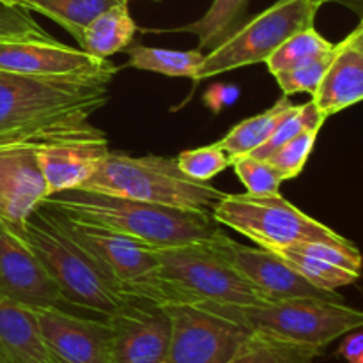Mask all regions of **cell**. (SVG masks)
I'll return each mask as SVG.
<instances>
[{
	"instance_id": "cell-1",
	"label": "cell",
	"mask_w": 363,
	"mask_h": 363,
	"mask_svg": "<svg viewBox=\"0 0 363 363\" xmlns=\"http://www.w3.org/2000/svg\"><path fill=\"white\" fill-rule=\"evenodd\" d=\"M113 77H27L0 71V149L108 144L91 117L108 103Z\"/></svg>"
},
{
	"instance_id": "cell-2",
	"label": "cell",
	"mask_w": 363,
	"mask_h": 363,
	"mask_svg": "<svg viewBox=\"0 0 363 363\" xmlns=\"http://www.w3.org/2000/svg\"><path fill=\"white\" fill-rule=\"evenodd\" d=\"M41 204L67 220L103 227L152 248L211 243L223 234L208 211H184L80 188L46 195Z\"/></svg>"
},
{
	"instance_id": "cell-3",
	"label": "cell",
	"mask_w": 363,
	"mask_h": 363,
	"mask_svg": "<svg viewBox=\"0 0 363 363\" xmlns=\"http://www.w3.org/2000/svg\"><path fill=\"white\" fill-rule=\"evenodd\" d=\"M156 268L123 286L126 298L158 305L215 301L227 305H262L269 300L209 243L155 248Z\"/></svg>"
},
{
	"instance_id": "cell-4",
	"label": "cell",
	"mask_w": 363,
	"mask_h": 363,
	"mask_svg": "<svg viewBox=\"0 0 363 363\" xmlns=\"http://www.w3.org/2000/svg\"><path fill=\"white\" fill-rule=\"evenodd\" d=\"M35 255L59 289L62 301L105 318L119 311L128 298L121 286L39 204L20 227H7Z\"/></svg>"
},
{
	"instance_id": "cell-5",
	"label": "cell",
	"mask_w": 363,
	"mask_h": 363,
	"mask_svg": "<svg viewBox=\"0 0 363 363\" xmlns=\"http://www.w3.org/2000/svg\"><path fill=\"white\" fill-rule=\"evenodd\" d=\"M80 190L119 195L184 211H208L225 195L209 181L188 177L172 158H135L113 151L105 152Z\"/></svg>"
},
{
	"instance_id": "cell-6",
	"label": "cell",
	"mask_w": 363,
	"mask_h": 363,
	"mask_svg": "<svg viewBox=\"0 0 363 363\" xmlns=\"http://www.w3.org/2000/svg\"><path fill=\"white\" fill-rule=\"evenodd\" d=\"M215 314L223 315L248 332H261L280 339L326 347L347 332L362 328L363 314L344 301L319 300V298H287L262 305H227L201 301Z\"/></svg>"
},
{
	"instance_id": "cell-7",
	"label": "cell",
	"mask_w": 363,
	"mask_h": 363,
	"mask_svg": "<svg viewBox=\"0 0 363 363\" xmlns=\"http://www.w3.org/2000/svg\"><path fill=\"white\" fill-rule=\"evenodd\" d=\"M211 216L220 225L250 238L266 250H279L294 243L354 247L347 238L286 201L280 191L273 195L225 194L211 209Z\"/></svg>"
},
{
	"instance_id": "cell-8",
	"label": "cell",
	"mask_w": 363,
	"mask_h": 363,
	"mask_svg": "<svg viewBox=\"0 0 363 363\" xmlns=\"http://www.w3.org/2000/svg\"><path fill=\"white\" fill-rule=\"evenodd\" d=\"M319 9L321 4L312 0H277L243 27H238L216 48L209 50L191 80L202 82L227 71L266 62L287 38L314 27Z\"/></svg>"
},
{
	"instance_id": "cell-9",
	"label": "cell",
	"mask_w": 363,
	"mask_h": 363,
	"mask_svg": "<svg viewBox=\"0 0 363 363\" xmlns=\"http://www.w3.org/2000/svg\"><path fill=\"white\" fill-rule=\"evenodd\" d=\"M170 319L165 363H229L250 335L245 326L199 305H163Z\"/></svg>"
},
{
	"instance_id": "cell-10",
	"label": "cell",
	"mask_w": 363,
	"mask_h": 363,
	"mask_svg": "<svg viewBox=\"0 0 363 363\" xmlns=\"http://www.w3.org/2000/svg\"><path fill=\"white\" fill-rule=\"evenodd\" d=\"M112 330L108 363H165L170 319L163 305L128 298L106 318Z\"/></svg>"
},
{
	"instance_id": "cell-11",
	"label": "cell",
	"mask_w": 363,
	"mask_h": 363,
	"mask_svg": "<svg viewBox=\"0 0 363 363\" xmlns=\"http://www.w3.org/2000/svg\"><path fill=\"white\" fill-rule=\"evenodd\" d=\"M0 71L27 77H77L117 73L119 67L53 38H20L0 39Z\"/></svg>"
},
{
	"instance_id": "cell-12",
	"label": "cell",
	"mask_w": 363,
	"mask_h": 363,
	"mask_svg": "<svg viewBox=\"0 0 363 363\" xmlns=\"http://www.w3.org/2000/svg\"><path fill=\"white\" fill-rule=\"evenodd\" d=\"M209 245L272 301L287 300V298H319V300L342 301L337 293L318 289L308 284L277 252L266 248H250L230 240L225 233Z\"/></svg>"
},
{
	"instance_id": "cell-13",
	"label": "cell",
	"mask_w": 363,
	"mask_h": 363,
	"mask_svg": "<svg viewBox=\"0 0 363 363\" xmlns=\"http://www.w3.org/2000/svg\"><path fill=\"white\" fill-rule=\"evenodd\" d=\"M43 342L57 363H108V321L85 319L59 307L32 308Z\"/></svg>"
},
{
	"instance_id": "cell-14",
	"label": "cell",
	"mask_w": 363,
	"mask_h": 363,
	"mask_svg": "<svg viewBox=\"0 0 363 363\" xmlns=\"http://www.w3.org/2000/svg\"><path fill=\"white\" fill-rule=\"evenodd\" d=\"M52 215L55 216L57 223L62 227L64 233L74 243L80 245L119 284L121 291H123V286L149 275L156 268L155 248L147 247L142 241L112 233L103 227L73 222V220L57 215L55 211H52Z\"/></svg>"
},
{
	"instance_id": "cell-15",
	"label": "cell",
	"mask_w": 363,
	"mask_h": 363,
	"mask_svg": "<svg viewBox=\"0 0 363 363\" xmlns=\"http://www.w3.org/2000/svg\"><path fill=\"white\" fill-rule=\"evenodd\" d=\"M0 294L30 308L59 307V289L35 255L0 222Z\"/></svg>"
},
{
	"instance_id": "cell-16",
	"label": "cell",
	"mask_w": 363,
	"mask_h": 363,
	"mask_svg": "<svg viewBox=\"0 0 363 363\" xmlns=\"http://www.w3.org/2000/svg\"><path fill=\"white\" fill-rule=\"evenodd\" d=\"M48 195L38 149H0V222L20 227Z\"/></svg>"
},
{
	"instance_id": "cell-17",
	"label": "cell",
	"mask_w": 363,
	"mask_h": 363,
	"mask_svg": "<svg viewBox=\"0 0 363 363\" xmlns=\"http://www.w3.org/2000/svg\"><path fill=\"white\" fill-rule=\"evenodd\" d=\"M363 98V25L333 48V59L312 96L315 108L328 119Z\"/></svg>"
},
{
	"instance_id": "cell-18",
	"label": "cell",
	"mask_w": 363,
	"mask_h": 363,
	"mask_svg": "<svg viewBox=\"0 0 363 363\" xmlns=\"http://www.w3.org/2000/svg\"><path fill=\"white\" fill-rule=\"evenodd\" d=\"M0 363H57L39 333L34 311L0 294Z\"/></svg>"
},
{
	"instance_id": "cell-19",
	"label": "cell",
	"mask_w": 363,
	"mask_h": 363,
	"mask_svg": "<svg viewBox=\"0 0 363 363\" xmlns=\"http://www.w3.org/2000/svg\"><path fill=\"white\" fill-rule=\"evenodd\" d=\"M108 144H67L38 149L39 167L48 195L80 188L91 177Z\"/></svg>"
},
{
	"instance_id": "cell-20",
	"label": "cell",
	"mask_w": 363,
	"mask_h": 363,
	"mask_svg": "<svg viewBox=\"0 0 363 363\" xmlns=\"http://www.w3.org/2000/svg\"><path fill=\"white\" fill-rule=\"evenodd\" d=\"M138 25L131 18L128 2H119L99 13L85 27L80 46L98 59H108L133 45Z\"/></svg>"
},
{
	"instance_id": "cell-21",
	"label": "cell",
	"mask_w": 363,
	"mask_h": 363,
	"mask_svg": "<svg viewBox=\"0 0 363 363\" xmlns=\"http://www.w3.org/2000/svg\"><path fill=\"white\" fill-rule=\"evenodd\" d=\"M247 6L248 0H213L209 9L194 23L170 28H142V32H145V34H149V32H152V34L188 32V34H195L199 38V50L209 52L236 30Z\"/></svg>"
},
{
	"instance_id": "cell-22",
	"label": "cell",
	"mask_w": 363,
	"mask_h": 363,
	"mask_svg": "<svg viewBox=\"0 0 363 363\" xmlns=\"http://www.w3.org/2000/svg\"><path fill=\"white\" fill-rule=\"evenodd\" d=\"M321 347L250 332L241 350L229 363H314Z\"/></svg>"
},
{
	"instance_id": "cell-23",
	"label": "cell",
	"mask_w": 363,
	"mask_h": 363,
	"mask_svg": "<svg viewBox=\"0 0 363 363\" xmlns=\"http://www.w3.org/2000/svg\"><path fill=\"white\" fill-rule=\"evenodd\" d=\"M291 106H293V103L284 94L272 108L264 110L262 113L250 117V119L241 121L216 144L227 152L229 160L250 155L272 137L279 121L282 119V116Z\"/></svg>"
},
{
	"instance_id": "cell-24",
	"label": "cell",
	"mask_w": 363,
	"mask_h": 363,
	"mask_svg": "<svg viewBox=\"0 0 363 363\" xmlns=\"http://www.w3.org/2000/svg\"><path fill=\"white\" fill-rule=\"evenodd\" d=\"M119 2L123 0H23L20 7L50 18L80 43L85 27Z\"/></svg>"
},
{
	"instance_id": "cell-25",
	"label": "cell",
	"mask_w": 363,
	"mask_h": 363,
	"mask_svg": "<svg viewBox=\"0 0 363 363\" xmlns=\"http://www.w3.org/2000/svg\"><path fill=\"white\" fill-rule=\"evenodd\" d=\"M128 67L140 71H152L167 77L194 78L195 71L204 60V50H167L152 46L133 45L126 48Z\"/></svg>"
},
{
	"instance_id": "cell-26",
	"label": "cell",
	"mask_w": 363,
	"mask_h": 363,
	"mask_svg": "<svg viewBox=\"0 0 363 363\" xmlns=\"http://www.w3.org/2000/svg\"><path fill=\"white\" fill-rule=\"evenodd\" d=\"M273 252H277L298 275L303 277L308 284H312L318 289L335 293L339 287L351 286V284L360 279V275H354L347 269L333 266L330 262L321 261V259L312 257V255L301 254V252L293 250L289 247L279 248V250Z\"/></svg>"
},
{
	"instance_id": "cell-27",
	"label": "cell",
	"mask_w": 363,
	"mask_h": 363,
	"mask_svg": "<svg viewBox=\"0 0 363 363\" xmlns=\"http://www.w3.org/2000/svg\"><path fill=\"white\" fill-rule=\"evenodd\" d=\"M333 48V43L323 38L314 27H307L303 30H298L291 38H287L272 55L266 60L269 73L275 74L279 71L289 69L311 57L319 55L323 52H328Z\"/></svg>"
},
{
	"instance_id": "cell-28",
	"label": "cell",
	"mask_w": 363,
	"mask_h": 363,
	"mask_svg": "<svg viewBox=\"0 0 363 363\" xmlns=\"http://www.w3.org/2000/svg\"><path fill=\"white\" fill-rule=\"evenodd\" d=\"M326 121V117L315 108V105L312 101L305 103V105H293L286 113L282 116V119L279 121L277 128L273 130L272 137L261 145V147L255 149L254 152H250V156L259 160H266L277 151L282 144H286L287 140H291L293 137H296L298 133H301L303 130L311 126H323Z\"/></svg>"
},
{
	"instance_id": "cell-29",
	"label": "cell",
	"mask_w": 363,
	"mask_h": 363,
	"mask_svg": "<svg viewBox=\"0 0 363 363\" xmlns=\"http://www.w3.org/2000/svg\"><path fill=\"white\" fill-rule=\"evenodd\" d=\"M333 48H335V45H333ZM333 48L311 57V59L303 60V62L296 64L289 69L279 71V73L273 74L284 94L289 96L296 94V92H308L311 96H314L326 69H328L330 62H332Z\"/></svg>"
},
{
	"instance_id": "cell-30",
	"label": "cell",
	"mask_w": 363,
	"mask_h": 363,
	"mask_svg": "<svg viewBox=\"0 0 363 363\" xmlns=\"http://www.w3.org/2000/svg\"><path fill=\"white\" fill-rule=\"evenodd\" d=\"M323 126H311L287 140L286 144L280 145L275 152H273L268 160L280 174H282L284 181H291L301 174V170L307 165L311 152L314 149L318 135Z\"/></svg>"
},
{
	"instance_id": "cell-31",
	"label": "cell",
	"mask_w": 363,
	"mask_h": 363,
	"mask_svg": "<svg viewBox=\"0 0 363 363\" xmlns=\"http://www.w3.org/2000/svg\"><path fill=\"white\" fill-rule=\"evenodd\" d=\"M230 167L250 195L279 194L284 183L282 174L268 160H259L250 155L238 156L230 160Z\"/></svg>"
},
{
	"instance_id": "cell-32",
	"label": "cell",
	"mask_w": 363,
	"mask_h": 363,
	"mask_svg": "<svg viewBox=\"0 0 363 363\" xmlns=\"http://www.w3.org/2000/svg\"><path fill=\"white\" fill-rule=\"evenodd\" d=\"M176 163L181 172L197 181H211L227 167H230L229 156L216 142L211 145H204V147L179 152Z\"/></svg>"
},
{
	"instance_id": "cell-33",
	"label": "cell",
	"mask_w": 363,
	"mask_h": 363,
	"mask_svg": "<svg viewBox=\"0 0 363 363\" xmlns=\"http://www.w3.org/2000/svg\"><path fill=\"white\" fill-rule=\"evenodd\" d=\"M50 39L52 35L23 7H0V39Z\"/></svg>"
},
{
	"instance_id": "cell-34",
	"label": "cell",
	"mask_w": 363,
	"mask_h": 363,
	"mask_svg": "<svg viewBox=\"0 0 363 363\" xmlns=\"http://www.w3.org/2000/svg\"><path fill=\"white\" fill-rule=\"evenodd\" d=\"M289 248L321 259L333 266H339L354 275H360L362 272V255L357 247H337V245L328 243H294L289 245Z\"/></svg>"
},
{
	"instance_id": "cell-35",
	"label": "cell",
	"mask_w": 363,
	"mask_h": 363,
	"mask_svg": "<svg viewBox=\"0 0 363 363\" xmlns=\"http://www.w3.org/2000/svg\"><path fill=\"white\" fill-rule=\"evenodd\" d=\"M240 94L241 91L236 85H213L209 91H206L204 103L213 113H220L223 108L234 105L240 99Z\"/></svg>"
},
{
	"instance_id": "cell-36",
	"label": "cell",
	"mask_w": 363,
	"mask_h": 363,
	"mask_svg": "<svg viewBox=\"0 0 363 363\" xmlns=\"http://www.w3.org/2000/svg\"><path fill=\"white\" fill-rule=\"evenodd\" d=\"M344 340L339 346V357H342L347 363H363V333L362 328L347 332L342 335Z\"/></svg>"
},
{
	"instance_id": "cell-37",
	"label": "cell",
	"mask_w": 363,
	"mask_h": 363,
	"mask_svg": "<svg viewBox=\"0 0 363 363\" xmlns=\"http://www.w3.org/2000/svg\"><path fill=\"white\" fill-rule=\"evenodd\" d=\"M326 2H335L340 6L347 7L350 11H353L357 16H363V0H326Z\"/></svg>"
},
{
	"instance_id": "cell-38",
	"label": "cell",
	"mask_w": 363,
	"mask_h": 363,
	"mask_svg": "<svg viewBox=\"0 0 363 363\" xmlns=\"http://www.w3.org/2000/svg\"><path fill=\"white\" fill-rule=\"evenodd\" d=\"M23 0H0V4L6 7H20Z\"/></svg>"
},
{
	"instance_id": "cell-39",
	"label": "cell",
	"mask_w": 363,
	"mask_h": 363,
	"mask_svg": "<svg viewBox=\"0 0 363 363\" xmlns=\"http://www.w3.org/2000/svg\"><path fill=\"white\" fill-rule=\"evenodd\" d=\"M312 2H318V4H321V6H325L326 0H312Z\"/></svg>"
},
{
	"instance_id": "cell-40",
	"label": "cell",
	"mask_w": 363,
	"mask_h": 363,
	"mask_svg": "<svg viewBox=\"0 0 363 363\" xmlns=\"http://www.w3.org/2000/svg\"><path fill=\"white\" fill-rule=\"evenodd\" d=\"M123 2H130V0H123ZM151 2H160V0H151Z\"/></svg>"
}]
</instances>
